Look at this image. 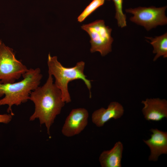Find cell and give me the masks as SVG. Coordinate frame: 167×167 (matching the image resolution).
I'll use <instances>...</instances> for the list:
<instances>
[{"instance_id": "1", "label": "cell", "mask_w": 167, "mask_h": 167, "mask_svg": "<svg viewBox=\"0 0 167 167\" xmlns=\"http://www.w3.org/2000/svg\"><path fill=\"white\" fill-rule=\"evenodd\" d=\"M29 100L35 105L34 112L29 120L38 119L41 125H45L49 135L50 127L65 104L61 91L54 83L52 75L48 74L45 84L31 92Z\"/></svg>"}, {"instance_id": "2", "label": "cell", "mask_w": 167, "mask_h": 167, "mask_svg": "<svg viewBox=\"0 0 167 167\" xmlns=\"http://www.w3.org/2000/svg\"><path fill=\"white\" fill-rule=\"evenodd\" d=\"M23 79L17 82L0 83V106L7 105V112L12 115V107L19 105L29 99L31 92L39 86L43 75L40 68H30L22 76Z\"/></svg>"}, {"instance_id": "3", "label": "cell", "mask_w": 167, "mask_h": 167, "mask_svg": "<svg viewBox=\"0 0 167 167\" xmlns=\"http://www.w3.org/2000/svg\"><path fill=\"white\" fill-rule=\"evenodd\" d=\"M47 65L48 74L54 77V84L61 91L62 99L65 103H69L71 101L68 90V84L74 80H82L89 90L90 96H91V81L88 79L84 74L85 63L84 62H78L73 67H66L62 66L58 61L57 56H52L49 54L48 57Z\"/></svg>"}, {"instance_id": "4", "label": "cell", "mask_w": 167, "mask_h": 167, "mask_svg": "<svg viewBox=\"0 0 167 167\" xmlns=\"http://www.w3.org/2000/svg\"><path fill=\"white\" fill-rule=\"evenodd\" d=\"M28 69L16 58L13 49L0 40V83H14Z\"/></svg>"}, {"instance_id": "5", "label": "cell", "mask_w": 167, "mask_h": 167, "mask_svg": "<svg viewBox=\"0 0 167 167\" xmlns=\"http://www.w3.org/2000/svg\"><path fill=\"white\" fill-rule=\"evenodd\" d=\"M81 28L90 37L91 53L99 52L101 56H104L112 51L113 41L111 36L112 29L105 25L104 20H98L83 24Z\"/></svg>"}, {"instance_id": "6", "label": "cell", "mask_w": 167, "mask_h": 167, "mask_svg": "<svg viewBox=\"0 0 167 167\" xmlns=\"http://www.w3.org/2000/svg\"><path fill=\"white\" fill-rule=\"evenodd\" d=\"M166 8L167 6L160 7L139 6L126 9L125 11L133 15L130 18L131 21L149 31L158 26L167 24V17L165 15Z\"/></svg>"}, {"instance_id": "7", "label": "cell", "mask_w": 167, "mask_h": 167, "mask_svg": "<svg viewBox=\"0 0 167 167\" xmlns=\"http://www.w3.org/2000/svg\"><path fill=\"white\" fill-rule=\"evenodd\" d=\"M89 113L84 108L72 109L66 118L62 130L65 136L70 137L80 133L88 123Z\"/></svg>"}, {"instance_id": "8", "label": "cell", "mask_w": 167, "mask_h": 167, "mask_svg": "<svg viewBox=\"0 0 167 167\" xmlns=\"http://www.w3.org/2000/svg\"><path fill=\"white\" fill-rule=\"evenodd\" d=\"M142 112L147 121H159L167 118V101L159 98H147L141 102Z\"/></svg>"}, {"instance_id": "9", "label": "cell", "mask_w": 167, "mask_h": 167, "mask_svg": "<svg viewBox=\"0 0 167 167\" xmlns=\"http://www.w3.org/2000/svg\"><path fill=\"white\" fill-rule=\"evenodd\" d=\"M151 137L143 142L149 148L150 154L148 157L150 161H156L161 154H167V132L156 129H151Z\"/></svg>"}, {"instance_id": "10", "label": "cell", "mask_w": 167, "mask_h": 167, "mask_svg": "<svg viewBox=\"0 0 167 167\" xmlns=\"http://www.w3.org/2000/svg\"><path fill=\"white\" fill-rule=\"evenodd\" d=\"M124 113V108L121 104L112 101L109 103L107 109L102 107L94 111L92 116V121L96 126L102 127L111 119L120 118Z\"/></svg>"}, {"instance_id": "11", "label": "cell", "mask_w": 167, "mask_h": 167, "mask_svg": "<svg viewBox=\"0 0 167 167\" xmlns=\"http://www.w3.org/2000/svg\"><path fill=\"white\" fill-rule=\"evenodd\" d=\"M123 149L122 143L117 142L109 150L104 151L100 154L99 160L102 167H121V161Z\"/></svg>"}, {"instance_id": "12", "label": "cell", "mask_w": 167, "mask_h": 167, "mask_svg": "<svg viewBox=\"0 0 167 167\" xmlns=\"http://www.w3.org/2000/svg\"><path fill=\"white\" fill-rule=\"evenodd\" d=\"M145 38L150 41L149 42L153 47V53L156 54L153 59L154 61L161 56L164 58L167 57V32L160 36H155L154 38L151 37H145Z\"/></svg>"}, {"instance_id": "13", "label": "cell", "mask_w": 167, "mask_h": 167, "mask_svg": "<svg viewBox=\"0 0 167 167\" xmlns=\"http://www.w3.org/2000/svg\"><path fill=\"white\" fill-rule=\"evenodd\" d=\"M115 6L116 13L115 16L118 26L121 28L127 26L126 16L122 10L123 0H113Z\"/></svg>"}, {"instance_id": "14", "label": "cell", "mask_w": 167, "mask_h": 167, "mask_svg": "<svg viewBox=\"0 0 167 167\" xmlns=\"http://www.w3.org/2000/svg\"><path fill=\"white\" fill-rule=\"evenodd\" d=\"M105 0H93L77 18L78 21L83 22L98 8L104 4Z\"/></svg>"}, {"instance_id": "15", "label": "cell", "mask_w": 167, "mask_h": 167, "mask_svg": "<svg viewBox=\"0 0 167 167\" xmlns=\"http://www.w3.org/2000/svg\"><path fill=\"white\" fill-rule=\"evenodd\" d=\"M12 116L11 114H0V123L5 124L9 123L12 119Z\"/></svg>"}, {"instance_id": "16", "label": "cell", "mask_w": 167, "mask_h": 167, "mask_svg": "<svg viewBox=\"0 0 167 167\" xmlns=\"http://www.w3.org/2000/svg\"><path fill=\"white\" fill-rule=\"evenodd\" d=\"M108 0V1H110V0Z\"/></svg>"}]
</instances>
